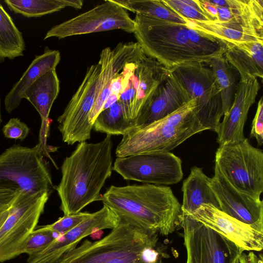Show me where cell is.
<instances>
[{"instance_id":"6da1fadb","label":"cell","mask_w":263,"mask_h":263,"mask_svg":"<svg viewBox=\"0 0 263 263\" xmlns=\"http://www.w3.org/2000/svg\"><path fill=\"white\" fill-rule=\"evenodd\" d=\"M137 42L146 54L168 69L203 63L223 56L227 44L181 24L136 13Z\"/></svg>"},{"instance_id":"7a4b0ae2","label":"cell","mask_w":263,"mask_h":263,"mask_svg":"<svg viewBox=\"0 0 263 263\" xmlns=\"http://www.w3.org/2000/svg\"><path fill=\"white\" fill-rule=\"evenodd\" d=\"M112 146L109 135L98 143L82 142L64 160L62 178L55 187L64 215L77 214L102 200L101 190L113 171Z\"/></svg>"},{"instance_id":"3957f363","label":"cell","mask_w":263,"mask_h":263,"mask_svg":"<svg viewBox=\"0 0 263 263\" xmlns=\"http://www.w3.org/2000/svg\"><path fill=\"white\" fill-rule=\"evenodd\" d=\"M101 201L120 221L164 236L175 231L182 213L178 200L172 189L165 185H111Z\"/></svg>"},{"instance_id":"277c9868","label":"cell","mask_w":263,"mask_h":263,"mask_svg":"<svg viewBox=\"0 0 263 263\" xmlns=\"http://www.w3.org/2000/svg\"><path fill=\"white\" fill-rule=\"evenodd\" d=\"M192 99L167 116L148 125L135 127L123 136L116 149L117 157L155 152H170L205 130L195 114Z\"/></svg>"},{"instance_id":"5b68a950","label":"cell","mask_w":263,"mask_h":263,"mask_svg":"<svg viewBox=\"0 0 263 263\" xmlns=\"http://www.w3.org/2000/svg\"><path fill=\"white\" fill-rule=\"evenodd\" d=\"M157 241V233L120 221L104 238L95 242L85 240L57 263H148L142 257V251L156 246Z\"/></svg>"},{"instance_id":"8992f818","label":"cell","mask_w":263,"mask_h":263,"mask_svg":"<svg viewBox=\"0 0 263 263\" xmlns=\"http://www.w3.org/2000/svg\"><path fill=\"white\" fill-rule=\"evenodd\" d=\"M44 156L37 144L6 149L0 155V186L29 194H51L55 187Z\"/></svg>"},{"instance_id":"52a82bcc","label":"cell","mask_w":263,"mask_h":263,"mask_svg":"<svg viewBox=\"0 0 263 263\" xmlns=\"http://www.w3.org/2000/svg\"><path fill=\"white\" fill-rule=\"evenodd\" d=\"M215 165L238 190L260 199L263 192V152L248 139L219 145Z\"/></svg>"},{"instance_id":"ba28073f","label":"cell","mask_w":263,"mask_h":263,"mask_svg":"<svg viewBox=\"0 0 263 263\" xmlns=\"http://www.w3.org/2000/svg\"><path fill=\"white\" fill-rule=\"evenodd\" d=\"M50 195L48 192H19L0 228V262L21 254L22 247L35 230Z\"/></svg>"},{"instance_id":"9c48e42d","label":"cell","mask_w":263,"mask_h":263,"mask_svg":"<svg viewBox=\"0 0 263 263\" xmlns=\"http://www.w3.org/2000/svg\"><path fill=\"white\" fill-rule=\"evenodd\" d=\"M181 81L191 99L196 101L195 114L207 130L216 133L223 116L220 91L212 70L203 63L171 69Z\"/></svg>"},{"instance_id":"30bf717a","label":"cell","mask_w":263,"mask_h":263,"mask_svg":"<svg viewBox=\"0 0 263 263\" xmlns=\"http://www.w3.org/2000/svg\"><path fill=\"white\" fill-rule=\"evenodd\" d=\"M170 74L166 68L144 52L125 80L120 102L127 121H135L157 93Z\"/></svg>"},{"instance_id":"8fae6325","label":"cell","mask_w":263,"mask_h":263,"mask_svg":"<svg viewBox=\"0 0 263 263\" xmlns=\"http://www.w3.org/2000/svg\"><path fill=\"white\" fill-rule=\"evenodd\" d=\"M100 74L98 63L88 67L82 83L57 119L62 140L69 145L90 138L93 125L89 116L96 101Z\"/></svg>"},{"instance_id":"7c38bea8","label":"cell","mask_w":263,"mask_h":263,"mask_svg":"<svg viewBox=\"0 0 263 263\" xmlns=\"http://www.w3.org/2000/svg\"><path fill=\"white\" fill-rule=\"evenodd\" d=\"M113 170L124 179L168 185L183 178L181 159L170 152H155L117 157Z\"/></svg>"},{"instance_id":"4fadbf2b","label":"cell","mask_w":263,"mask_h":263,"mask_svg":"<svg viewBox=\"0 0 263 263\" xmlns=\"http://www.w3.org/2000/svg\"><path fill=\"white\" fill-rule=\"evenodd\" d=\"M179 223L186 263H233L242 252L234 243L186 215L181 213Z\"/></svg>"},{"instance_id":"5bb4252c","label":"cell","mask_w":263,"mask_h":263,"mask_svg":"<svg viewBox=\"0 0 263 263\" xmlns=\"http://www.w3.org/2000/svg\"><path fill=\"white\" fill-rule=\"evenodd\" d=\"M135 24L127 11L112 0L104 1L92 9L53 26L44 40L59 39L88 33L121 29L134 33Z\"/></svg>"},{"instance_id":"9a60e30c","label":"cell","mask_w":263,"mask_h":263,"mask_svg":"<svg viewBox=\"0 0 263 263\" xmlns=\"http://www.w3.org/2000/svg\"><path fill=\"white\" fill-rule=\"evenodd\" d=\"M120 222V218L106 205L70 231L59 234L45 249L29 257L27 263H57L67 252L76 248L84 237L98 230L116 228Z\"/></svg>"},{"instance_id":"2e32d148","label":"cell","mask_w":263,"mask_h":263,"mask_svg":"<svg viewBox=\"0 0 263 263\" xmlns=\"http://www.w3.org/2000/svg\"><path fill=\"white\" fill-rule=\"evenodd\" d=\"M186 215L218 233L234 243L242 252H258L263 248V232L212 204H202L195 212Z\"/></svg>"},{"instance_id":"e0dca14e","label":"cell","mask_w":263,"mask_h":263,"mask_svg":"<svg viewBox=\"0 0 263 263\" xmlns=\"http://www.w3.org/2000/svg\"><path fill=\"white\" fill-rule=\"evenodd\" d=\"M211 186L218 200L219 210L263 232V202L232 185L215 165Z\"/></svg>"},{"instance_id":"ac0fdd59","label":"cell","mask_w":263,"mask_h":263,"mask_svg":"<svg viewBox=\"0 0 263 263\" xmlns=\"http://www.w3.org/2000/svg\"><path fill=\"white\" fill-rule=\"evenodd\" d=\"M260 86L256 78L240 80L228 113L216 132L219 145L240 141L245 138L243 128L250 108L255 102Z\"/></svg>"},{"instance_id":"d6986e66","label":"cell","mask_w":263,"mask_h":263,"mask_svg":"<svg viewBox=\"0 0 263 263\" xmlns=\"http://www.w3.org/2000/svg\"><path fill=\"white\" fill-rule=\"evenodd\" d=\"M60 92V81L55 70H50L39 78L25 92L23 99L27 100L39 112L41 126L37 144L45 156L55 147L47 144L51 121L49 118L51 107ZM56 150V149H55Z\"/></svg>"},{"instance_id":"ffe728a7","label":"cell","mask_w":263,"mask_h":263,"mask_svg":"<svg viewBox=\"0 0 263 263\" xmlns=\"http://www.w3.org/2000/svg\"><path fill=\"white\" fill-rule=\"evenodd\" d=\"M191 100L181 81L170 69L168 77L156 95L135 120V127L148 125L161 119Z\"/></svg>"},{"instance_id":"44dd1931","label":"cell","mask_w":263,"mask_h":263,"mask_svg":"<svg viewBox=\"0 0 263 263\" xmlns=\"http://www.w3.org/2000/svg\"><path fill=\"white\" fill-rule=\"evenodd\" d=\"M211 21L243 23L263 27L262 0H199Z\"/></svg>"},{"instance_id":"7402d4cb","label":"cell","mask_w":263,"mask_h":263,"mask_svg":"<svg viewBox=\"0 0 263 263\" xmlns=\"http://www.w3.org/2000/svg\"><path fill=\"white\" fill-rule=\"evenodd\" d=\"M185 19L186 24L191 28L201 34L219 39L227 45L250 42L263 43L262 27L239 23H217Z\"/></svg>"},{"instance_id":"603a6c76","label":"cell","mask_w":263,"mask_h":263,"mask_svg":"<svg viewBox=\"0 0 263 263\" xmlns=\"http://www.w3.org/2000/svg\"><path fill=\"white\" fill-rule=\"evenodd\" d=\"M60 59L58 50H51L47 47L45 48L43 53L35 56L20 80L5 96L6 110L11 113L16 109L21 104L26 90L43 74L50 70H55Z\"/></svg>"},{"instance_id":"cb8c5ba5","label":"cell","mask_w":263,"mask_h":263,"mask_svg":"<svg viewBox=\"0 0 263 263\" xmlns=\"http://www.w3.org/2000/svg\"><path fill=\"white\" fill-rule=\"evenodd\" d=\"M240 80L263 77V43L245 42L228 44L223 54Z\"/></svg>"},{"instance_id":"d4e9b609","label":"cell","mask_w":263,"mask_h":263,"mask_svg":"<svg viewBox=\"0 0 263 263\" xmlns=\"http://www.w3.org/2000/svg\"><path fill=\"white\" fill-rule=\"evenodd\" d=\"M210 182L211 178L203 173L202 168L196 166L191 168L182 186V214H191L204 204H212L219 209L218 200Z\"/></svg>"},{"instance_id":"484cf974","label":"cell","mask_w":263,"mask_h":263,"mask_svg":"<svg viewBox=\"0 0 263 263\" xmlns=\"http://www.w3.org/2000/svg\"><path fill=\"white\" fill-rule=\"evenodd\" d=\"M9 10L26 17H38L66 8L81 9L82 0H5Z\"/></svg>"},{"instance_id":"4316f807","label":"cell","mask_w":263,"mask_h":263,"mask_svg":"<svg viewBox=\"0 0 263 263\" xmlns=\"http://www.w3.org/2000/svg\"><path fill=\"white\" fill-rule=\"evenodd\" d=\"M25 49L22 33L0 4V63L23 56Z\"/></svg>"},{"instance_id":"83f0119b","label":"cell","mask_w":263,"mask_h":263,"mask_svg":"<svg viewBox=\"0 0 263 263\" xmlns=\"http://www.w3.org/2000/svg\"><path fill=\"white\" fill-rule=\"evenodd\" d=\"M208 65L213 72L219 88L222 114L225 116L232 104L237 85L234 69L223 56L212 59Z\"/></svg>"},{"instance_id":"f1b7e54d","label":"cell","mask_w":263,"mask_h":263,"mask_svg":"<svg viewBox=\"0 0 263 263\" xmlns=\"http://www.w3.org/2000/svg\"><path fill=\"white\" fill-rule=\"evenodd\" d=\"M98 63L100 66L99 81L96 101L89 116V122L92 125L111 94V81L114 76L118 73L113 68L112 52L110 47H106L102 50Z\"/></svg>"},{"instance_id":"f546056e","label":"cell","mask_w":263,"mask_h":263,"mask_svg":"<svg viewBox=\"0 0 263 263\" xmlns=\"http://www.w3.org/2000/svg\"><path fill=\"white\" fill-rule=\"evenodd\" d=\"M135 127L134 121H127L125 119L119 100L110 107L102 110L93 124L95 130L111 136H123Z\"/></svg>"},{"instance_id":"4dcf8cb0","label":"cell","mask_w":263,"mask_h":263,"mask_svg":"<svg viewBox=\"0 0 263 263\" xmlns=\"http://www.w3.org/2000/svg\"><path fill=\"white\" fill-rule=\"evenodd\" d=\"M123 8L136 13L147 15L159 20L186 24L184 18L165 5L161 0H112Z\"/></svg>"},{"instance_id":"1f68e13d","label":"cell","mask_w":263,"mask_h":263,"mask_svg":"<svg viewBox=\"0 0 263 263\" xmlns=\"http://www.w3.org/2000/svg\"><path fill=\"white\" fill-rule=\"evenodd\" d=\"M59 234L53 232L47 226L33 230L24 243L21 254L26 253L30 257L37 254L48 247Z\"/></svg>"},{"instance_id":"d6a6232c","label":"cell","mask_w":263,"mask_h":263,"mask_svg":"<svg viewBox=\"0 0 263 263\" xmlns=\"http://www.w3.org/2000/svg\"><path fill=\"white\" fill-rule=\"evenodd\" d=\"M162 3L183 18L195 21H211L200 6L199 0H161Z\"/></svg>"},{"instance_id":"836d02e7","label":"cell","mask_w":263,"mask_h":263,"mask_svg":"<svg viewBox=\"0 0 263 263\" xmlns=\"http://www.w3.org/2000/svg\"><path fill=\"white\" fill-rule=\"evenodd\" d=\"M91 214L80 212L75 214L64 215L54 223L47 225V227L53 232L60 234L65 233L89 217Z\"/></svg>"},{"instance_id":"e575fe53","label":"cell","mask_w":263,"mask_h":263,"mask_svg":"<svg viewBox=\"0 0 263 263\" xmlns=\"http://www.w3.org/2000/svg\"><path fill=\"white\" fill-rule=\"evenodd\" d=\"M2 132L5 138L22 141L28 135L30 128L18 118H13L3 126Z\"/></svg>"},{"instance_id":"d590c367","label":"cell","mask_w":263,"mask_h":263,"mask_svg":"<svg viewBox=\"0 0 263 263\" xmlns=\"http://www.w3.org/2000/svg\"><path fill=\"white\" fill-rule=\"evenodd\" d=\"M250 137H254L258 145L263 142V99L258 101L255 115L252 123Z\"/></svg>"},{"instance_id":"8d00e7d4","label":"cell","mask_w":263,"mask_h":263,"mask_svg":"<svg viewBox=\"0 0 263 263\" xmlns=\"http://www.w3.org/2000/svg\"><path fill=\"white\" fill-rule=\"evenodd\" d=\"M20 191L0 186V211L9 208Z\"/></svg>"},{"instance_id":"74e56055","label":"cell","mask_w":263,"mask_h":263,"mask_svg":"<svg viewBox=\"0 0 263 263\" xmlns=\"http://www.w3.org/2000/svg\"><path fill=\"white\" fill-rule=\"evenodd\" d=\"M239 263H263L261 254L257 255L253 251L248 254L242 252L238 257Z\"/></svg>"},{"instance_id":"f35d334b","label":"cell","mask_w":263,"mask_h":263,"mask_svg":"<svg viewBox=\"0 0 263 263\" xmlns=\"http://www.w3.org/2000/svg\"><path fill=\"white\" fill-rule=\"evenodd\" d=\"M9 208L2 211H0V228L6 220L8 214Z\"/></svg>"},{"instance_id":"ab89813d","label":"cell","mask_w":263,"mask_h":263,"mask_svg":"<svg viewBox=\"0 0 263 263\" xmlns=\"http://www.w3.org/2000/svg\"><path fill=\"white\" fill-rule=\"evenodd\" d=\"M103 234L102 230H98L91 233L90 236L93 239H100Z\"/></svg>"},{"instance_id":"60d3db41","label":"cell","mask_w":263,"mask_h":263,"mask_svg":"<svg viewBox=\"0 0 263 263\" xmlns=\"http://www.w3.org/2000/svg\"><path fill=\"white\" fill-rule=\"evenodd\" d=\"M2 122V119L1 110V98H0V126H1Z\"/></svg>"},{"instance_id":"b9f144b4","label":"cell","mask_w":263,"mask_h":263,"mask_svg":"<svg viewBox=\"0 0 263 263\" xmlns=\"http://www.w3.org/2000/svg\"><path fill=\"white\" fill-rule=\"evenodd\" d=\"M238 257H237L233 262V263H239L238 262Z\"/></svg>"}]
</instances>
